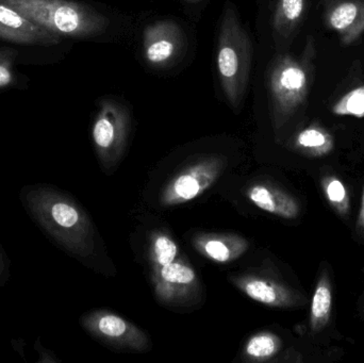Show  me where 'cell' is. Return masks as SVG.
Masks as SVG:
<instances>
[{"label":"cell","instance_id":"7402d4cb","mask_svg":"<svg viewBox=\"0 0 364 363\" xmlns=\"http://www.w3.org/2000/svg\"><path fill=\"white\" fill-rule=\"evenodd\" d=\"M10 277V271H9V260L6 259V254L0 245V288L6 285V281Z\"/></svg>","mask_w":364,"mask_h":363},{"label":"cell","instance_id":"9a60e30c","mask_svg":"<svg viewBox=\"0 0 364 363\" xmlns=\"http://www.w3.org/2000/svg\"><path fill=\"white\" fill-rule=\"evenodd\" d=\"M290 147L306 157L321 158L333 151L335 139L326 128L318 123H312L294 134Z\"/></svg>","mask_w":364,"mask_h":363},{"label":"cell","instance_id":"cb8c5ba5","mask_svg":"<svg viewBox=\"0 0 364 363\" xmlns=\"http://www.w3.org/2000/svg\"><path fill=\"white\" fill-rule=\"evenodd\" d=\"M356 232L359 236L364 237V189L363 194V200H361L360 212H359L358 220L356 223Z\"/></svg>","mask_w":364,"mask_h":363},{"label":"cell","instance_id":"277c9868","mask_svg":"<svg viewBox=\"0 0 364 363\" xmlns=\"http://www.w3.org/2000/svg\"><path fill=\"white\" fill-rule=\"evenodd\" d=\"M57 36L85 38L109 27L108 17L70 0H0Z\"/></svg>","mask_w":364,"mask_h":363},{"label":"cell","instance_id":"d4e9b609","mask_svg":"<svg viewBox=\"0 0 364 363\" xmlns=\"http://www.w3.org/2000/svg\"><path fill=\"white\" fill-rule=\"evenodd\" d=\"M36 351L38 352V354L41 355L45 356L44 359H43V362H57L58 359H55V358H51L50 356H49V354H50V352L46 351V350L44 349V347H42V345H40V340L36 341Z\"/></svg>","mask_w":364,"mask_h":363},{"label":"cell","instance_id":"9c48e42d","mask_svg":"<svg viewBox=\"0 0 364 363\" xmlns=\"http://www.w3.org/2000/svg\"><path fill=\"white\" fill-rule=\"evenodd\" d=\"M184 45L183 32L173 21H160L143 32V53L149 65L164 67L172 63Z\"/></svg>","mask_w":364,"mask_h":363},{"label":"cell","instance_id":"8992f818","mask_svg":"<svg viewBox=\"0 0 364 363\" xmlns=\"http://www.w3.org/2000/svg\"><path fill=\"white\" fill-rule=\"evenodd\" d=\"M228 160L220 155H208L192 162L166 183L160 195L164 207H174L194 200L205 193L226 170Z\"/></svg>","mask_w":364,"mask_h":363},{"label":"cell","instance_id":"44dd1931","mask_svg":"<svg viewBox=\"0 0 364 363\" xmlns=\"http://www.w3.org/2000/svg\"><path fill=\"white\" fill-rule=\"evenodd\" d=\"M331 112L339 117H364V85L355 87L342 96L333 104Z\"/></svg>","mask_w":364,"mask_h":363},{"label":"cell","instance_id":"ba28073f","mask_svg":"<svg viewBox=\"0 0 364 363\" xmlns=\"http://www.w3.org/2000/svg\"><path fill=\"white\" fill-rule=\"evenodd\" d=\"M156 298L164 306H182L192 302L199 292V279L194 269L181 258L151 272Z\"/></svg>","mask_w":364,"mask_h":363},{"label":"cell","instance_id":"2e32d148","mask_svg":"<svg viewBox=\"0 0 364 363\" xmlns=\"http://www.w3.org/2000/svg\"><path fill=\"white\" fill-rule=\"evenodd\" d=\"M333 310V287L326 272H323L316 283L310 309V328L320 332L331 321Z\"/></svg>","mask_w":364,"mask_h":363},{"label":"cell","instance_id":"6da1fadb","mask_svg":"<svg viewBox=\"0 0 364 363\" xmlns=\"http://www.w3.org/2000/svg\"><path fill=\"white\" fill-rule=\"evenodd\" d=\"M19 198L32 221L55 245L87 264L95 254L96 232L76 200L46 183L26 185Z\"/></svg>","mask_w":364,"mask_h":363},{"label":"cell","instance_id":"d6986e66","mask_svg":"<svg viewBox=\"0 0 364 363\" xmlns=\"http://www.w3.org/2000/svg\"><path fill=\"white\" fill-rule=\"evenodd\" d=\"M282 349L279 336L260 332L248 339L243 350V359L248 362H265L275 357Z\"/></svg>","mask_w":364,"mask_h":363},{"label":"cell","instance_id":"484cf974","mask_svg":"<svg viewBox=\"0 0 364 363\" xmlns=\"http://www.w3.org/2000/svg\"><path fill=\"white\" fill-rule=\"evenodd\" d=\"M188 1L196 2L198 1V0H188Z\"/></svg>","mask_w":364,"mask_h":363},{"label":"cell","instance_id":"5bb4252c","mask_svg":"<svg viewBox=\"0 0 364 363\" xmlns=\"http://www.w3.org/2000/svg\"><path fill=\"white\" fill-rule=\"evenodd\" d=\"M245 194L255 206L276 217L294 220L301 212L299 202L288 192L275 185L255 183L247 188Z\"/></svg>","mask_w":364,"mask_h":363},{"label":"cell","instance_id":"4fadbf2b","mask_svg":"<svg viewBox=\"0 0 364 363\" xmlns=\"http://www.w3.org/2000/svg\"><path fill=\"white\" fill-rule=\"evenodd\" d=\"M193 246L215 264H230L244 255L250 242L237 234H200L193 239Z\"/></svg>","mask_w":364,"mask_h":363},{"label":"cell","instance_id":"30bf717a","mask_svg":"<svg viewBox=\"0 0 364 363\" xmlns=\"http://www.w3.org/2000/svg\"><path fill=\"white\" fill-rule=\"evenodd\" d=\"M229 281L255 302L274 308H293L304 305L305 298L288 286L252 274L233 275Z\"/></svg>","mask_w":364,"mask_h":363},{"label":"cell","instance_id":"e0dca14e","mask_svg":"<svg viewBox=\"0 0 364 363\" xmlns=\"http://www.w3.org/2000/svg\"><path fill=\"white\" fill-rule=\"evenodd\" d=\"M308 0H278L273 15V30L282 38H289L296 31L305 16Z\"/></svg>","mask_w":364,"mask_h":363},{"label":"cell","instance_id":"3957f363","mask_svg":"<svg viewBox=\"0 0 364 363\" xmlns=\"http://www.w3.org/2000/svg\"><path fill=\"white\" fill-rule=\"evenodd\" d=\"M252 40L232 4H227L220 18L218 38V72L225 97L232 108L243 102L252 64Z\"/></svg>","mask_w":364,"mask_h":363},{"label":"cell","instance_id":"ac0fdd59","mask_svg":"<svg viewBox=\"0 0 364 363\" xmlns=\"http://www.w3.org/2000/svg\"><path fill=\"white\" fill-rule=\"evenodd\" d=\"M178 255V245L170 234L162 230H154L149 234V261L151 272L172 264Z\"/></svg>","mask_w":364,"mask_h":363},{"label":"cell","instance_id":"603a6c76","mask_svg":"<svg viewBox=\"0 0 364 363\" xmlns=\"http://www.w3.org/2000/svg\"><path fill=\"white\" fill-rule=\"evenodd\" d=\"M13 80L12 72L6 64L0 63V87H6Z\"/></svg>","mask_w":364,"mask_h":363},{"label":"cell","instance_id":"52a82bcc","mask_svg":"<svg viewBox=\"0 0 364 363\" xmlns=\"http://www.w3.org/2000/svg\"><path fill=\"white\" fill-rule=\"evenodd\" d=\"M80 324L94 339L114 350L136 353L151 350V338L141 328L112 311H90L82 315Z\"/></svg>","mask_w":364,"mask_h":363},{"label":"cell","instance_id":"5b68a950","mask_svg":"<svg viewBox=\"0 0 364 363\" xmlns=\"http://www.w3.org/2000/svg\"><path fill=\"white\" fill-rule=\"evenodd\" d=\"M130 131V114L123 104L106 99L100 104L92 128L96 155L105 172H110L121 162Z\"/></svg>","mask_w":364,"mask_h":363},{"label":"cell","instance_id":"8fae6325","mask_svg":"<svg viewBox=\"0 0 364 363\" xmlns=\"http://www.w3.org/2000/svg\"><path fill=\"white\" fill-rule=\"evenodd\" d=\"M325 23L350 46L364 34V0H327Z\"/></svg>","mask_w":364,"mask_h":363},{"label":"cell","instance_id":"ffe728a7","mask_svg":"<svg viewBox=\"0 0 364 363\" xmlns=\"http://www.w3.org/2000/svg\"><path fill=\"white\" fill-rule=\"evenodd\" d=\"M327 202L339 217H348L350 210V195L344 183L336 176H326L321 181Z\"/></svg>","mask_w":364,"mask_h":363},{"label":"cell","instance_id":"7c38bea8","mask_svg":"<svg viewBox=\"0 0 364 363\" xmlns=\"http://www.w3.org/2000/svg\"><path fill=\"white\" fill-rule=\"evenodd\" d=\"M0 38L26 45H53L59 36L30 21L12 6L0 2Z\"/></svg>","mask_w":364,"mask_h":363},{"label":"cell","instance_id":"7a4b0ae2","mask_svg":"<svg viewBox=\"0 0 364 363\" xmlns=\"http://www.w3.org/2000/svg\"><path fill=\"white\" fill-rule=\"evenodd\" d=\"M316 43L311 36L303 53L277 55L267 72L269 110L275 131L284 128L307 102L316 72Z\"/></svg>","mask_w":364,"mask_h":363},{"label":"cell","instance_id":"4316f807","mask_svg":"<svg viewBox=\"0 0 364 363\" xmlns=\"http://www.w3.org/2000/svg\"><path fill=\"white\" fill-rule=\"evenodd\" d=\"M363 315H364V303H363Z\"/></svg>","mask_w":364,"mask_h":363}]
</instances>
